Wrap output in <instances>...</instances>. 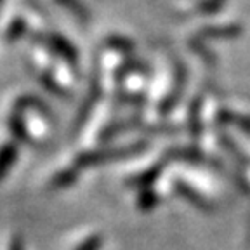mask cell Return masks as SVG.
I'll list each match as a JSON object with an SVG mask.
<instances>
[{"instance_id":"3","label":"cell","mask_w":250,"mask_h":250,"mask_svg":"<svg viewBox=\"0 0 250 250\" xmlns=\"http://www.w3.org/2000/svg\"><path fill=\"white\" fill-rule=\"evenodd\" d=\"M47 43L54 49V51H58L61 56H64V58H73L75 52L73 49H71V45L66 42L64 39H61L59 35H49L47 37Z\"/></svg>"},{"instance_id":"1","label":"cell","mask_w":250,"mask_h":250,"mask_svg":"<svg viewBox=\"0 0 250 250\" xmlns=\"http://www.w3.org/2000/svg\"><path fill=\"white\" fill-rule=\"evenodd\" d=\"M16 158H18V146L14 143H7L0 148V181L7 176V172L14 165Z\"/></svg>"},{"instance_id":"7","label":"cell","mask_w":250,"mask_h":250,"mask_svg":"<svg viewBox=\"0 0 250 250\" xmlns=\"http://www.w3.org/2000/svg\"><path fill=\"white\" fill-rule=\"evenodd\" d=\"M0 4H2V0H0Z\"/></svg>"},{"instance_id":"6","label":"cell","mask_w":250,"mask_h":250,"mask_svg":"<svg viewBox=\"0 0 250 250\" xmlns=\"http://www.w3.org/2000/svg\"><path fill=\"white\" fill-rule=\"evenodd\" d=\"M82 250H96V245H94V240H92V242L87 243L85 249H82Z\"/></svg>"},{"instance_id":"2","label":"cell","mask_w":250,"mask_h":250,"mask_svg":"<svg viewBox=\"0 0 250 250\" xmlns=\"http://www.w3.org/2000/svg\"><path fill=\"white\" fill-rule=\"evenodd\" d=\"M9 130H11V134L18 141H28L30 139L28 130H26V125H24V120L21 118L20 113L11 115V118H9Z\"/></svg>"},{"instance_id":"5","label":"cell","mask_w":250,"mask_h":250,"mask_svg":"<svg viewBox=\"0 0 250 250\" xmlns=\"http://www.w3.org/2000/svg\"><path fill=\"white\" fill-rule=\"evenodd\" d=\"M9 250H24L23 242H21L20 236H16V238H12L11 245H9Z\"/></svg>"},{"instance_id":"4","label":"cell","mask_w":250,"mask_h":250,"mask_svg":"<svg viewBox=\"0 0 250 250\" xmlns=\"http://www.w3.org/2000/svg\"><path fill=\"white\" fill-rule=\"evenodd\" d=\"M26 30V26H24V23L21 20H16L11 23V26L7 28V39H18V37L23 35V31Z\"/></svg>"}]
</instances>
